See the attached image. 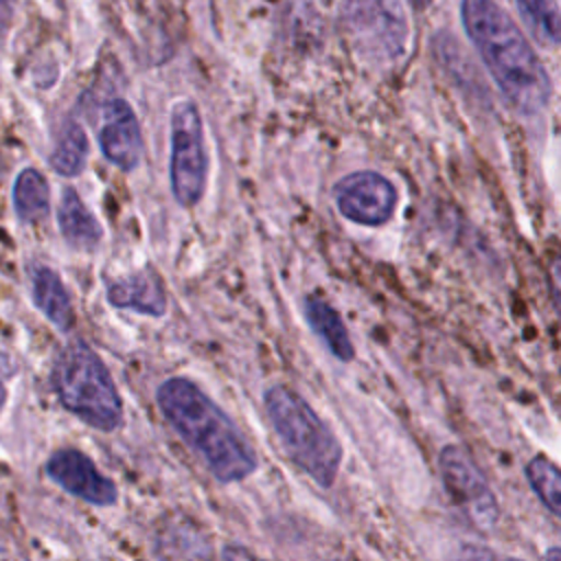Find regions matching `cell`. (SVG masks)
Wrapping results in <instances>:
<instances>
[{"label":"cell","instance_id":"obj_1","mask_svg":"<svg viewBox=\"0 0 561 561\" xmlns=\"http://www.w3.org/2000/svg\"><path fill=\"white\" fill-rule=\"evenodd\" d=\"M460 22L506 103L539 114L550 101V77L511 15L493 0H460Z\"/></svg>","mask_w":561,"mask_h":561},{"label":"cell","instance_id":"obj_2","mask_svg":"<svg viewBox=\"0 0 561 561\" xmlns=\"http://www.w3.org/2000/svg\"><path fill=\"white\" fill-rule=\"evenodd\" d=\"M158 405L182 440L219 482L248 478L256 456L232 419L193 381L171 377L158 388Z\"/></svg>","mask_w":561,"mask_h":561},{"label":"cell","instance_id":"obj_3","mask_svg":"<svg viewBox=\"0 0 561 561\" xmlns=\"http://www.w3.org/2000/svg\"><path fill=\"white\" fill-rule=\"evenodd\" d=\"M265 410L287 458L320 486H331L342 462V447L329 425L287 386H272L265 392Z\"/></svg>","mask_w":561,"mask_h":561},{"label":"cell","instance_id":"obj_4","mask_svg":"<svg viewBox=\"0 0 561 561\" xmlns=\"http://www.w3.org/2000/svg\"><path fill=\"white\" fill-rule=\"evenodd\" d=\"M50 383L61 405L83 423L112 432L121 425L123 405L110 370L81 340L66 344L55 357Z\"/></svg>","mask_w":561,"mask_h":561},{"label":"cell","instance_id":"obj_5","mask_svg":"<svg viewBox=\"0 0 561 561\" xmlns=\"http://www.w3.org/2000/svg\"><path fill=\"white\" fill-rule=\"evenodd\" d=\"M342 22L370 59L397 61L405 53L408 18L401 0H342Z\"/></svg>","mask_w":561,"mask_h":561},{"label":"cell","instance_id":"obj_6","mask_svg":"<svg viewBox=\"0 0 561 561\" xmlns=\"http://www.w3.org/2000/svg\"><path fill=\"white\" fill-rule=\"evenodd\" d=\"M208 158L204 147V127L197 107L180 101L171 110V191L178 204L195 206L206 186Z\"/></svg>","mask_w":561,"mask_h":561},{"label":"cell","instance_id":"obj_7","mask_svg":"<svg viewBox=\"0 0 561 561\" xmlns=\"http://www.w3.org/2000/svg\"><path fill=\"white\" fill-rule=\"evenodd\" d=\"M438 469L445 489L467 517L480 528H493L500 506L473 458L458 445H445L438 454Z\"/></svg>","mask_w":561,"mask_h":561},{"label":"cell","instance_id":"obj_8","mask_svg":"<svg viewBox=\"0 0 561 561\" xmlns=\"http://www.w3.org/2000/svg\"><path fill=\"white\" fill-rule=\"evenodd\" d=\"M335 206L348 221L362 226L386 224L397 208L394 184L377 171H355L344 175L333 188Z\"/></svg>","mask_w":561,"mask_h":561},{"label":"cell","instance_id":"obj_9","mask_svg":"<svg viewBox=\"0 0 561 561\" xmlns=\"http://www.w3.org/2000/svg\"><path fill=\"white\" fill-rule=\"evenodd\" d=\"M46 476L68 493L96 504L110 506L116 502V486L99 473L94 462L79 449H59L46 462Z\"/></svg>","mask_w":561,"mask_h":561},{"label":"cell","instance_id":"obj_10","mask_svg":"<svg viewBox=\"0 0 561 561\" xmlns=\"http://www.w3.org/2000/svg\"><path fill=\"white\" fill-rule=\"evenodd\" d=\"M153 554L158 561H215L206 528L186 513H167L153 524Z\"/></svg>","mask_w":561,"mask_h":561},{"label":"cell","instance_id":"obj_11","mask_svg":"<svg viewBox=\"0 0 561 561\" xmlns=\"http://www.w3.org/2000/svg\"><path fill=\"white\" fill-rule=\"evenodd\" d=\"M105 118L99 131L103 156L123 171H131L140 162L142 136L134 110L123 99L105 103Z\"/></svg>","mask_w":561,"mask_h":561},{"label":"cell","instance_id":"obj_12","mask_svg":"<svg viewBox=\"0 0 561 561\" xmlns=\"http://www.w3.org/2000/svg\"><path fill=\"white\" fill-rule=\"evenodd\" d=\"M107 302L118 309L162 316L167 311V291L162 278L151 267H145L131 276L110 283Z\"/></svg>","mask_w":561,"mask_h":561},{"label":"cell","instance_id":"obj_13","mask_svg":"<svg viewBox=\"0 0 561 561\" xmlns=\"http://www.w3.org/2000/svg\"><path fill=\"white\" fill-rule=\"evenodd\" d=\"M31 291L37 309L59 329H70L75 311L70 296L55 270L48 265H35L31 272Z\"/></svg>","mask_w":561,"mask_h":561},{"label":"cell","instance_id":"obj_14","mask_svg":"<svg viewBox=\"0 0 561 561\" xmlns=\"http://www.w3.org/2000/svg\"><path fill=\"white\" fill-rule=\"evenodd\" d=\"M59 230L64 239L79 250H94L99 239H101V226L94 219V215L88 210L83 199L75 188H66L61 193V204H59Z\"/></svg>","mask_w":561,"mask_h":561},{"label":"cell","instance_id":"obj_15","mask_svg":"<svg viewBox=\"0 0 561 561\" xmlns=\"http://www.w3.org/2000/svg\"><path fill=\"white\" fill-rule=\"evenodd\" d=\"M305 316H307L309 327L322 337V342L329 346V351L337 359H342V362L353 359L355 351H353L348 331H346L340 313L327 300H322L318 296H309L305 300Z\"/></svg>","mask_w":561,"mask_h":561},{"label":"cell","instance_id":"obj_16","mask_svg":"<svg viewBox=\"0 0 561 561\" xmlns=\"http://www.w3.org/2000/svg\"><path fill=\"white\" fill-rule=\"evenodd\" d=\"M88 151H90V145L83 127L77 121H66L57 134V140L50 153V167L55 169V173L64 178H75L81 173Z\"/></svg>","mask_w":561,"mask_h":561},{"label":"cell","instance_id":"obj_17","mask_svg":"<svg viewBox=\"0 0 561 561\" xmlns=\"http://www.w3.org/2000/svg\"><path fill=\"white\" fill-rule=\"evenodd\" d=\"M13 208L22 221H37L48 213V182L46 178L28 167L13 184Z\"/></svg>","mask_w":561,"mask_h":561},{"label":"cell","instance_id":"obj_18","mask_svg":"<svg viewBox=\"0 0 561 561\" xmlns=\"http://www.w3.org/2000/svg\"><path fill=\"white\" fill-rule=\"evenodd\" d=\"M528 31L548 46L561 44V7L557 0H515Z\"/></svg>","mask_w":561,"mask_h":561},{"label":"cell","instance_id":"obj_19","mask_svg":"<svg viewBox=\"0 0 561 561\" xmlns=\"http://www.w3.org/2000/svg\"><path fill=\"white\" fill-rule=\"evenodd\" d=\"M524 471L539 502L561 519V467L546 456H535Z\"/></svg>","mask_w":561,"mask_h":561},{"label":"cell","instance_id":"obj_20","mask_svg":"<svg viewBox=\"0 0 561 561\" xmlns=\"http://www.w3.org/2000/svg\"><path fill=\"white\" fill-rule=\"evenodd\" d=\"M221 559L224 561H261L256 554H252L243 546H226L221 552Z\"/></svg>","mask_w":561,"mask_h":561},{"label":"cell","instance_id":"obj_21","mask_svg":"<svg viewBox=\"0 0 561 561\" xmlns=\"http://www.w3.org/2000/svg\"><path fill=\"white\" fill-rule=\"evenodd\" d=\"M18 0H0V39H4L11 22H13V11H15Z\"/></svg>","mask_w":561,"mask_h":561},{"label":"cell","instance_id":"obj_22","mask_svg":"<svg viewBox=\"0 0 561 561\" xmlns=\"http://www.w3.org/2000/svg\"><path fill=\"white\" fill-rule=\"evenodd\" d=\"M552 280H554L557 291L561 294V256H557L552 263Z\"/></svg>","mask_w":561,"mask_h":561},{"label":"cell","instance_id":"obj_23","mask_svg":"<svg viewBox=\"0 0 561 561\" xmlns=\"http://www.w3.org/2000/svg\"><path fill=\"white\" fill-rule=\"evenodd\" d=\"M543 561H561V548H548Z\"/></svg>","mask_w":561,"mask_h":561},{"label":"cell","instance_id":"obj_24","mask_svg":"<svg viewBox=\"0 0 561 561\" xmlns=\"http://www.w3.org/2000/svg\"><path fill=\"white\" fill-rule=\"evenodd\" d=\"M4 399H7V390H4V386H2V381H0V410H2V405H4Z\"/></svg>","mask_w":561,"mask_h":561},{"label":"cell","instance_id":"obj_25","mask_svg":"<svg viewBox=\"0 0 561 561\" xmlns=\"http://www.w3.org/2000/svg\"><path fill=\"white\" fill-rule=\"evenodd\" d=\"M414 7H425L430 0H410Z\"/></svg>","mask_w":561,"mask_h":561},{"label":"cell","instance_id":"obj_26","mask_svg":"<svg viewBox=\"0 0 561 561\" xmlns=\"http://www.w3.org/2000/svg\"><path fill=\"white\" fill-rule=\"evenodd\" d=\"M504 561H522V559H513V557H511V559H504Z\"/></svg>","mask_w":561,"mask_h":561}]
</instances>
